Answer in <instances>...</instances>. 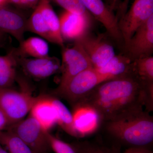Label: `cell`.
<instances>
[{"label": "cell", "instance_id": "cell-1", "mask_svg": "<svg viewBox=\"0 0 153 153\" xmlns=\"http://www.w3.org/2000/svg\"><path fill=\"white\" fill-rule=\"evenodd\" d=\"M79 102L94 108L105 122L143 110L144 107L150 112L153 110V84H144L131 75L121 76L100 83Z\"/></svg>", "mask_w": 153, "mask_h": 153}, {"label": "cell", "instance_id": "cell-2", "mask_svg": "<svg viewBox=\"0 0 153 153\" xmlns=\"http://www.w3.org/2000/svg\"><path fill=\"white\" fill-rule=\"evenodd\" d=\"M105 123L108 133L128 148L148 149L153 143V117L146 111Z\"/></svg>", "mask_w": 153, "mask_h": 153}, {"label": "cell", "instance_id": "cell-3", "mask_svg": "<svg viewBox=\"0 0 153 153\" xmlns=\"http://www.w3.org/2000/svg\"><path fill=\"white\" fill-rule=\"evenodd\" d=\"M92 67L79 72L61 87L54 90V94L65 100L73 106L84 98L100 83L111 79Z\"/></svg>", "mask_w": 153, "mask_h": 153}, {"label": "cell", "instance_id": "cell-4", "mask_svg": "<svg viewBox=\"0 0 153 153\" xmlns=\"http://www.w3.org/2000/svg\"><path fill=\"white\" fill-rule=\"evenodd\" d=\"M26 88L25 84V89L21 91L11 87L0 88V108L8 118L11 126L24 119L38 99Z\"/></svg>", "mask_w": 153, "mask_h": 153}, {"label": "cell", "instance_id": "cell-5", "mask_svg": "<svg viewBox=\"0 0 153 153\" xmlns=\"http://www.w3.org/2000/svg\"><path fill=\"white\" fill-rule=\"evenodd\" d=\"M7 130L16 134L36 153H48L52 150L47 136L49 131L30 115L11 125Z\"/></svg>", "mask_w": 153, "mask_h": 153}, {"label": "cell", "instance_id": "cell-6", "mask_svg": "<svg viewBox=\"0 0 153 153\" xmlns=\"http://www.w3.org/2000/svg\"><path fill=\"white\" fill-rule=\"evenodd\" d=\"M92 67L90 58L78 41L74 42V45L70 48L63 47L60 71L61 74L57 87L63 86L79 72Z\"/></svg>", "mask_w": 153, "mask_h": 153}, {"label": "cell", "instance_id": "cell-7", "mask_svg": "<svg viewBox=\"0 0 153 153\" xmlns=\"http://www.w3.org/2000/svg\"><path fill=\"white\" fill-rule=\"evenodd\" d=\"M152 15L153 0H134L128 12L119 20V27L124 45Z\"/></svg>", "mask_w": 153, "mask_h": 153}, {"label": "cell", "instance_id": "cell-8", "mask_svg": "<svg viewBox=\"0 0 153 153\" xmlns=\"http://www.w3.org/2000/svg\"><path fill=\"white\" fill-rule=\"evenodd\" d=\"M72 107L71 113L76 137H84L97 131L102 120L94 108L82 102L74 105Z\"/></svg>", "mask_w": 153, "mask_h": 153}, {"label": "cell", "instance_id": "cell-9", "mask_svg": "<svg viewBox=\"0 0 153 153\" xmlns=\"http://www.w3.org/2000/svg\"><path fill=\"white\" fill-rule=\"evenodd\" d=\"M76 41L81 44L95 69L103 67L115 55L113 47L103 35L93 36L88 33Z\"/></svg>", "mask_w": 153, "mask_h": 153}, {"label": "cell", "instance_id": "cell-10", "mask_svg": "<svg viewBox=\"0 0 153 153\" xmlns=\"http://www.w3.org/2000/svg\"><path fill=\"white\" fill-rule=\"evenodd\" d=\"M19 65L27 76L36 80L46 79L60 71L61 61L57 57H20Z\"/></svg>", "mask_w": 153, "mask_h": 153}, {"label": "cell", "instance_id": "cell-11", "mask_svg": "<svg viewBox=\"0 0 153 153\" xmlns=\"http://www.w3.org/2000/svg\"><path fill=\"white\" fill-rule=\"evenodd\" d=\"M132 60L151 56L153 51V15L136 31L125 45Z\"/></svg>", "mask_w": 153, "mask_h": 153}, {"label": "cell", "instance_id": "cell-12", "mask_svg": "<svg viewBox=\"0 0 153 153\" xmlns=\"http://www.w3.org/2000/svg\"><path fill=\"white\" fill-rule=\"evenodd\" d=\"M90 15H81L65 10L59 17L60 30L63 41L79 40L88 33Z\"/></svg>", "mask_w": 153, "mask_h": 153}, {"label": "cell", "instance_id": "cell-13", "mask_svg": "<svg viewBox=\"0 0 153 153\" xmlns=\"http://www.w3.org/2000/svg\"><path fill=\"white\" fill-rule=\"evenodd\" d=\"M85 8L104 26L111 37L119 43H123L119 27V20L102 0H81Z\"/></svg>", "mask_w": 153, "mask_h": 153}, {"label": "cell", "instance_id": "cell-14", "mask_svg": "<svg viewBox=\"0 0 153 153\" xmlns=\"http://www.w3.org/2000/svg\"><path fill=\"white\" fill-rule=\"evenodd\" d=\"M27 20L17 11L5 6L0 7V32L11 35L19 43L25 39Z\"/></svg>", "mask_w": 153, "mask_h": 153}, {"label": "cell", "instance_id": "cell-15", "mask_svg": "<svg viewBox=\"0 0 153 153\" xmlns=\"http://www.w3.org/2000/svg\"><path fill=\"white\" fill-rule=\"evenodd\" d=\"M30 115L46 131H49L57 124V112L52 102V97L38 96L30 110Z\"/></svg>", "mask_w": 153, "mask_h": 153}, {"label": "cell", "instance_id": "cell-16", "mask_svg": "<svg viewBox=\"0 0 153 153\" xmlns=\"http://www.w3.org/2000/svg\"><path fill=\"white\" fill-rule=\"evenodd\" d=\"M19 57L16 48L0 55V88H11L16 80Z\"/></svg>", "mask_w": 153, "mask_h": 153}, {"label": "cell", "instance_id": "cell-17", "mask_svg": "<svg viewBox=\"0 0 153 153\" xmlns=\"http://www.w3.org/2000/svg\"><path fill=\"white\" fill-rule=\"evenodd\" d=\"M36 6L41 11L49 30L51 43L63 48L64 42L60 33L59 17L53 10L50 0H39Z\"/></svg>", "mask_w": 153, "mask_h": 153}, {"label": "cell", "instance_id": "cell-18", "mask_svg": "<svg viewBox=\"0 0 153 153\" xmlns=\"http://www.w3.org/2000/svg\"><path fill=\"white\" fill-rule=\"evenodd\" d=\"M20 57L41 58L49 56V46L41 38L31 37L25 39L16 48Z\"/></svg>", "mask_w": 153, "mask_h": 153}, {"label": "cell", "instance_id": "cell-19", "mask_svg": "<svg viewBox=\"0 0 153 153\" xmlns=\"http://www.w3.org/2000/svg\"><path fill=\"white\" fill-rule=\"evenodd\" d=\"M132 62L127 55H115L105 66L97 70L111 79L131 75Z\"/></svg>", "mask_w": 153, "mask_h": 153}, {"label": "cell", "instance_id": "cell-20", "mask_svg": "<svg viewBox=\"0 0 153 153\" xmlns=\"http://www.w3.org/2000/svg\"><path fill=\"white\" fill-rule=\"evenodd\" d=\"M131 74L144 84H153L152 56L141 57L132 60Z\"/></svg>", "mask_w": 153, "mask_h": 153}, {"label": "cell", "instance_id": "cell-21", "mask_svg": "<svg viewBox=\"0 0 153 153\" xmlns=\"http://www.w3.org/2000/svg\"><path fill=\"white\" fill-rule=\"evenodd\" d=\"M0 143L9 153H36L19 137L9 130L0 131Z\"/></svg>", "mask_w": 153, "mask_h": 153}, {"label": "cell", "instance_id": "cell-22", "mask_svg": "<svg viewBox=\"0 0 153 153\" xmlns=\"http://www.w3.org/2000/svg\"><path fill=\"white\" fill-rule=\"evenodd\" d=\"M52 100L57 111V124L66 133L76 137L73 127L71 113L59 99L52 97Z\"/></svg>", "mask_w": 153, "mask_h": 153}, {"label": "cell", "instance_id": "cell-23", "mask_svg": "<svg viewBox=\"0 0 153 153\" xmlns=\"http://www.w3.org/2000/svg\"><path fill=\"white\" fill-rule=\"evenodd\" d=\"M27 31L35 33L44 40L51 43L49 30L41 11L36 6L33 13L28 19Z\"/></svg>", "mask_w": 153, "mask_h": 153}, {"label": "cell", "instance_id": "cell-24", "mask_svg": "<svg viewBox=\"0 0 153 153\" xmlns=\"http://www.w3.org/2000/svg\"><path fill=\"white\" fill-rule=\"evenodd\" d=\"M76 153H123L117 147H108L89 141L77 142L71 145Z\"/></svg>", "mask_w": 153, "mask_h": 153}, {"label": "cell", "instance_id": "cell-25", "mask_svg": "<svg viewBox=\"0 0 153 153\" xmlns=\"http://www.w3.org/2000/svg\"><path fill=\"white\" fill-rule=\"evenodd\" d=\"M66 11L81 15H90L81 0H52Z\"/></svg>", "mask_w": 153, "mask_h": 153}, {"label": "cell", "instance_id": "cell-26", "mask_svg": "<svg viewBox=\"0 0 153 153\" xmlns=\"http://www.w3.org/2000/svg\"><path fill=\"white\" fill-rule=\"evenodd\" d=\"M47 136L51 149L55 153H76L72 145L59 139L49 132Z\"/></svg>", "mask_w": 153, "mask_h": 153}, {"label": "cell", "instance_id": "cell-27", "mask_svg": "<svg viewBox=\"0 0 153 153\" xmlns=\"http://www.w3.org/2000/svg\"><path fill=\"white\" fill-rule=\"evenodd\" d=\"M11 126L8 118L0 108V131H6Z\"/></svg>", "mask_w": 153, "mask_h": 153}, {"label": "cell", "instance_id": "cell-28", "mask_svg": "<svg viewBox=\"0 0 153 153\" xmlns=\"http://www.w3.org/2000/svg\"><path fill=\"white\" fill-rule=\"evenodd\" d=\"M123 153H153L152 151L148 148H128Z\"/></svg>", "mask_w": 153, "mask_h": 153}, {"label": "cell", "instance_id": "cell-29", "mask_svg": "<svg viewBox=\"0 0 153 153\" xmlns=\"http://www.w3.org/2000/svg\"><path fill=\"white\" fill-rule=\"evenodd\" d=\"M106 5L111 11L119 10L121 5L120 0H106Z\"/></svg>", "mask_w": 153, "mask_h": 153}, {"label": "cell", "instance_id": "cell-30", "mask_svg": "<svg viewBox=\"0 0 153 153\" xmlns=\"http://www.w3.org/2000/svg\"><path fill=\"white\" fill-rule=\"evenodd\" d=\"M129 0H124V1L121 4L120 7L119 9V18H121L126 13L127 11V7L128 4V3Z\"/></svg>", "mask_w": 153, "mask_h": 153}, {"label": "cell", "instance_id": "cell-31", "mask_svg": "<svg viewBox=\"0 0 153 153\" xmlns=\"http://www.w3.org/2000/svg\"><path fill=\"white\" fill-rule=\"evenodd\" d=\"M8 3L16 5L29 7V4L26 0H8Z\"/></svg>", "mask_w": 153, "mask_h": 153}, {"label": "cell", "instance_id": "cell-32", "mask_svg": "<svg viewBox=\"0 0 153 153\" xmlns=\"http://www.w3.org/2000/svg\"><path fill=\"white\" fill-rule=\"evenodd\" d=\"M27 2L29 7H32L37 5L39 0H26Z\"/></svg>", "mask_w": 153, "mask_h": 153}, {"label": "cell", "instance_id": "cell-33", "mask_svg": "<svg viewBox=\"0 0 153 153\" xmlns=\"http://www.w3.org/2000/svg\"><path fill=\"white\" fill-rule=\"evenodd\" d=\"M8 0H0V7L5 6L6 4H7Z\"/></svg>", "mask_w": 153, "mask_h": 153}, {"label": "cell", "instance_id": "cell-34", "mask_svg": "<svg viewBox=\"0 0 153 153\" xmlns=\"http://www.w3.org/2000/svg\"><path fill=\"white\" fill-rule=\"evenodd\" d=\"M0 153H9L7 151L4 149L1 143H0Z\"/></svg>", "mask_w": 153, "mask_h": 153}, {"label": "cell", "instance_id": "cell-35", "mask_svg": "<svg viewBox=\"0 0 153 153\" xmlns=\"http://www.w3.org/2000/svg\"><path fill=\"white\" fill-rule=\"evenodd\" d=\"M5 34L1 33V32H0V41H1L4 38V36Z\"/></svg>", "mask_w": 153, "mask_h": 153}]
</instances>
